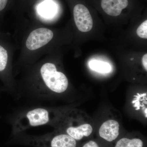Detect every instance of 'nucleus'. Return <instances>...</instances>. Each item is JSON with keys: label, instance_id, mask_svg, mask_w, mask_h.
<instances>
[{"label": "nucleus", "instance_id": "f257e3e1", "mask_svg": "<svg viewBox=\"0 0 147 147\" xmlns=\"http://www.w3.org/2000/svg\"><path fill=\"white\" fill-rule=\"evenodd\" d=\"M40 73L45 86L50 90L61 93L67 89V78L63 73L57 70L54 64L51 63L44 64L40 68Z\"/></svg>", "mask_w": 147, "mask_h": 147}, {"label": "nucleus", "instance_id": "f03ea898", "mask_svg": "<svg viewBox=\"0 0 147 147\" xmlns=\"http://www.w3.org/2000/svg\"><path fill=\"white\" fill-rule=\"evenodd\" d=\"M50 113L43 108H36L28 111L19 121L14 130L15 133H18L32 127L40 126L46 124L50 121Z\"/></svg>", "mask_w": 147, "mask_h": 147}, {"label": "nucleus", "instance_id": "7ed1b4c3", "mask_svg": "<svg viewBox=\"0 0 147 147\" xmlns=\"http://www.w3.org/2000/svg\"><path fill=\"white\" fill-rule=\"evenodd\" d=\"M76 140L65 133L40 136L38 141V147H78Z\"/></svg>", "mask_w": 147, "mask_h": 147}, {"label": "nucleus", "instance_id": "20e7f679", "mask_svg": "<svg viewBox=\"0 0 147 147\" xmlns=\"http://www.w3.org/2000/svg\"><path fill=\"white\" fill-rule=\"evenodd\" d=\"M54 34L50 29L39 28L33 31L29 34L26 42L28 49L35 50L47 44L53 38Z\"/></svg>", "mask_w": 147, "mask_h": 147}, {"label": "nucleus", "instance_id": "39448f33", "mask_svg": "<svg viewBox=\"0 0 147 147\" xmlns=\"http://www.w3.org/2000/svg\"><path fill=\"white\" fill-rule=\"evenodd\" d=\"M74 17L76 27L80 31L86 32L93 27V20L89 11L85 5H76L73 10Z\"/></svg>", "mask_w": 147, "mask_h": 147}, {"label": "nucleus", "instance_id": "423d86ee", "mask_svg": "<svg viewBox=\"0 0 147 147\" xmlns=\"http://www.w3.org/2000/svg\"><path fill=\"white\" fill-rule=\"evenodd\" d=\"M99 137L108 142L115 141L119 135V124L117 121L110 119L105 121L98 130Z\"/></svg>", "mask_w": 147, "mask_h": 147}, {"label": "nucleus", "instance_id": "0eeeda50", "mask_svg": "<svg viewBox=\"0 0 147 147\" xmlns=\"http://www.w3.org/2000/svg\"><path fill=\"white\" fill-rule=\"evenodd\" d=\"M128 5V0H102L101 2L103 11L108 15L113 16L119 15Z\"/></svg>", "mask_w": 147, "mask_h": 147}, {"label": "nucleus", "instance_id": "6e6552de", "mask_svg": "<svg viewBox=\"0 0 147 147\" xmlns=\"http://www.w3.org/2000/svg\"><path fill=\"white\" fill-rule=\"evenodd\" d=\"M93 131L92 125L90 124L86 123L76 127L69 126L65 129V133L78 142L84 138L90 137Z\"/></svg>", "mask_w": 147, "mask_h": 147}, {"label": "nucleus", "instance_id": "1a4fd4ad", "mask_svg": "<svg viewBox=\"0 0 147 147\" xmlns=\"http://www.w3.org/2000/svg\"><path fill=\"white\" fill-rule=\"evenodd\" d=\"M144 142L139 137H122L116 142L115 147H144Z\"/></svg>", "mask_w": 147, "mask_h": 147}, {"label": "nucleus", "instance_id": "9d476101", "mask_svg": "<svg viewBox=\"0 0 147 147\" xmlns=\"http://www.w3.org/2000/svg\"><path fill=\"white\" fill-rule=\"evenodd\" d=\"M90 68L101 73H108L111 70V67L108 63L97 60L91 61L89 63Z\"/></svg>", "mask_w": 147, "mask_h": 147}, {"label": "nucleus", "instance_id": "9b49d317", "mask_svg": "<svg viewBox=\"0 0 147 147\" xmlns=\"http://www.w3.org/2000/svg\"><path fill=\"white\" fill-rule=\"evenodd\" d=\"M137 35L141 38H147V20L142 23L137 29Z\"/></svg>", "mask_w": 147, "mask_h": 147}, {"label": "nucleus", "instance_id": "f8f14e48", "mask_svg": "<svg viewBox=\"0 0 147 147\" xmlns=\"http://www.w3.org/2000/svg\"><path fill=\"white\" fill-rule=\"evenodd\" d=\"M55 7L52 3H45L44 6L42 5L41 7V11L45 14L50 15L53 14L55 10Z\"/></svg>", "mask_w": 147, "mask_h": 147}, {"label": "nucleus", "instance_id": "ddd939ff", "mask_svg": "<svg viewBox=\"0 0 147 147\" xmlns=\"http://www.w3.org/2000/svg\"><path fill=\"white\" fill-rule=\"evenodd\" d=\"M82 147H100L97 142L94 140H90L83 145Z\"/></svg>", "mask_w": 147, "mask_h": 147}, {"label": "nucleus", "instance_id": "4468645a", "mask_svg": "<svg viewBox=\"0 0 147 147\" xmlns=\"http://www.w3.org/2000/svg\"><path fill=\"white\" fill-rule=\"evenodd\" d=\"M8 0H0V12L4 10L7 5Z\"/></svg>", "mask_w": 147, "mask_h": 147}, {"label": "nucleus", "instance_id": "2eb2a0df", "mask_svg": "<svg viewBox=\"0 0 147 147\" xmlns=\"http://www.w3.org/2000/svg\"><path fill=\"white\" fill-rule=\"evenodd\" d=\"M142 63L143 66L144 67L146 71L147 70V54H146L143 56L142 59Z\"/></svg>", "mask_w": 147, "mask_h": 147}]
</instances>
